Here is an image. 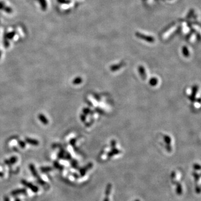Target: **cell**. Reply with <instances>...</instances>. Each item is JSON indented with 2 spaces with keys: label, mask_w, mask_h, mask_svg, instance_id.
I'll use <instances>...</instances> for the list:
<instances>
[{
  "label": "cell",
  "mask_w": 201,
  "mask_h": 201,
  "mask_svg": "<svg viewBox=\"0 0 201 201\" xmlns=\"http://www.w3.org/2000/svg\"><path fill=\"white\" fill-rule=\"evenodd\" d=\"M21 183L23 184V185L25 186V187L28 188V189H31V190L33 191V192L34 193H37L39 190V188L38 187L34 185L33 184H32L31 183L28 182V181L25 180H21Z\"/></svg>",
  "instance_id": "1"
},
{
  "label": "cell",
  "mask_w": 201,
  "mask_h": 201,
  "mask_svg": "<svg viewBox=\"0 0 201 201\" xmlns=\"http://www.w3.org/2000/svg\"><path fill=\"white\" fill-rule=\"evenodd\" d=\"M38 118L40 120V121L43 124H44V125H47V124L49 123L48 119L46 118V117H45L43 114H39V115H38Z\"/></svg>",
  "instance_id": "6"
},
{
  "label": "cell",
  "mask_w": 201,
  "mask_h": 201,
  "mask_svg": "<svg viewBox=\"0 0 201 201\" xmlns=\"http://www.w3.org/2000/svg\"><path fill=\"white\" fill-rule=\"evenodd\" d=\"M26 190L24 188H21V189H15V190L12 191L11 193V194L12 195H17L18 194H25L26 193Z\"/></svg>",
  "instance_id": "2"
},
{
  "label": "cell",
  "mask_w": 201,
  "mask_h": 201,
  "mask_svg": "<svg viewBox=\"0 0 201 201\" xmlns=\"http://www.w3.org/2000/svg\"><path fill=\"white\" fill-rule=\"evenodd\" d=\"M177 193L178 194H181L182 193V186H181L180 184H178L177 186Z\"/></svg>",
  "instance_id": "8"
},
{
  "label": "cell",
  "mask_w": 201,
  "mask_h": 201,
  "mask_svg": "<svg viewBox=\"0 0 201 201\" xmlns=\"http://www.w3.org/2000/svg\"><path fill=\"white\" fill-rule=\"evenodd\" d=\"M140 201L139 200H136V201Z\"/></svg>",
  "instance_id": "18"
},
{
  "label": "cell",
  "mask_w": 201,
  "mask_h": 201,
  "mask_svg": "<svg viewBox=\"0 0 201 201\" xmlns=\"http://www.w3.org/2000/svg\"><path fill=\"white\" fill-rule=\"evenodd\" d=\"M29 168L34 177L35 178H38L39 177L38 173V172H37L36 169H35L34 165L33 164H30L29 165Z\"/></svg>",
  "instance_id": "5"
},
{
  "label": "cell",
  "mask_w": 201,
  "mask_h": 201,
  "mask_svg": "<svg viewBox=\"0 0 201 201\" xmlns=\"http://www.w3.org/2000/svg\"><path fill=\"white\" fill-rule=\"evenodd\" d=\"M52 168L49 167H41L40 168V170L43 173H46L52 170Z\"/></svg>",
  "instance_id": "7"
},
{
  "label": "cell",
  "mask_w": 201,
  "mask_h": 201,
  "mask_svg": "<svg viewBox=\"0 0 201 201\" xmlns=\"http://www.w3.org/2000/svg\"><path fill=\"white\" fill-rule=\"evenodd\" d=\"M104 201H109V199L107 198H106L105 199V200H104Z\"/></svg>",
  "instance_id": "16"
},
{
  "label": "cell",
  "mask_w": 201,
  "mask_h": 201,
  "mask_svg": "<svg viewBox=\"0 0 201 201\" xmlns=\"http://www.w3.org/2000/svg\"><path fill=\"white\" fill-rule=\"evenodd\" d=\"M81 80H82L81 79L79 78H76V79H75L73 80V84H79V83H80V82H82Z\"/></svg>",
  "instance_id": "13"
},
{
  "label": "cell",
  "mask_w": 201,
  "mask_h": 201,
  "mask_svg": "<svg viewBox=\"0 0 201 201\" xmlns=\"http://www.w3.org/2000/svg\"><path fill=\"white\" fill-rule=\"evenodd\" d=\"M3 176H4V174H3V173L0 172V177H3Z\"/></svg>",
  "instance_id": "15"
},
{
  "label": "cell",
  "mask_w": 201,
  "mask_h": 201,
  "mask_svg": "<svg viewBox=\"0 0 201 201\" xmlns=\"http://www.w3.org/2000/svg\"><path fill=\"white\" fill-rule=\"evenodd\" d=\"M54 165L55 167L56 168L59 169H63V167H62L61 165H60V164H59L57 162H54Z\"/></svg>",
  "instance_id": "11"
},
{
  "label": "cell",
  "mask_w": 201,
  "mask_h": 201,
  "mask_svg": "<svg viewBox=\"0 0 201 201\" xmlns=\"http://www.w3.org/2000/svg\"><path fill=\"white\" fill-rule=\"evenodd\" d=\"M17 161V157L14 156H12L11 157H10L9 159L5 160V163L7 164V165H12V164L16 163Z\"/></svg>",
  "instance_id": "4"
},
{
  "label": "cell",
  "mask_w": 201,
  "mask_h": 201,
  "mask_svg": "<svg viewBox=\"0 0 201 201\" xmlns=\"http://www.w3.org/2000/svg\"><path fill=\"white\" fill-rule=\"evenodd\" d=\"M4 201H10V198L7 197V196H5V197H4Z\"/></svg>",
  "instance_id": "14"
},
{
  "label": "cell",
  "mask_w": 201,
  "mask_h": 201,
  "mask_svg": "<svg viewBox=\"0 0 201 201\" xmlns=\"http://www.w3.org/2000/svg\"><path fill=\"white\" fill-rule=\"evenodd\" d=\"M25 141L28 144H30L31 145L34 146H38L39 144V142L37 140H35V139L28 138V137H27V138L25 139Z\"/></svg>",
  "instance_id": "3"
},
{
  "label": "cell",
  "mask_w": 201,
  "mask_h": 201,
  "mask_svg": "<svg viewBox=\"0 0 201 201\" xmlns=\"http://www.w3.org/2000/svg\"><path fill=\"white\" fill-rule=\"evenodd\" d=\"M111 189V184H108L106 190V195H108L109 194H110Z\"/></svg>",
  "instance_id": "9"
},
{
  "label": "cell",
  "mask_w": 201,
  "mask_h": 201,
  "mask_svg": "<svg viewBox=\"0 0 201 201\" xmlns=\"http://www.w3.org/2000/svg\"><path fill=\"white\" fill-rule=\"evenodd\" d=\"M64 152L65 151L64 150H61L60 151L59 153V154H58L59 158H60V159L63 158L64 156V154H65Z\"/></svg>",
  "instance_id": "10"
},
{
  "label": "cell",
  "mask_w": 201,
  "mask_h": 201,
  "mask_svg": "<svg viewBox=\"0 0 201 201\" xmlns=\"http://www.w3.org/2000/svg\"><path fill=\"white\" fill-rule=\"evenodd\" d=\"M15 201H21L19 198H16L15 199Z\"/></svg>",
  "instance_id": "17"
},
{
  "label": "cell",
  "mask_w": 201,
  "mask_h": 201,
  "mask_svg": "<svg viewBox=\"0 0 201 201\" xmlns=\"http://www.w3.org/2000/svg\"><path fill=\"white\" fill-rule=\"evenodd\" d=\"M18 144H19L20 146L21 147V148H24V147H25V145H26L25 142H23L22 141H21V140L18 141Z\"/></svg>",
  "instance_id": "12"
}]
</instances>
